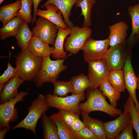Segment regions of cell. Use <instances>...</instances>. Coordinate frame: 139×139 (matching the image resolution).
Instances as JSON below:
<instances>
[{
    "mask_svg": "<svg viewBox=\"0 0 139 139\" xmlns=\"http://www.w3.org/2000/svg\"><path fill=\"white\" fill-rule=\"evenodd\" d=\"M87 90V100L84 102L80 103L79 105L81 114H89L91 112L98 111L103 112L114 118L123 113L121 109L114 107L107 102L100 89L88 88Z\"/></svg>",
    "mask_w": 139,
    "mask_h": 139,
    "instance_id": "1",
    "label": "cell"
},
{
    "mask_svg": "<svg viewBox=\"0 0 139 139\" xmlns=\"http://www.w3.org/2000/svg\"><path fill=\"white\" fill-rule=\"evenodd\" d=\"M42 58L33 55L27 49L21 50L16 57V75L27 81H32L41 67Z\"/></svg>",
    "mask_w": 139,
    "mask_h": 139,
    "instance_id": "2",
    "label": "cell"
},
{
    "mask_svg": "<svg viewBox=\"0 0 139 139\" xmlns=\"http://www.w3.org/2000/svg\"><path fill=\"white\" fill-rule=\"evenodd\" d=\"M72 54L70 53L66 57L56 60H52L48 56L42 58L41 68L36 77L32 80L38 88L45 83L53 84L57 81L60 73L67 68L64 65L65 60Z\"/></svg>",
    "mask_w": 139,
    "mask_h": 139,
    "instance_id": "3",
    "label": "cell"
},
{
    "mask_svg": "<svg viewBox=\"0 0 139 139\" xmlns=\"http://www.w3.org/2000/svg\"><path fill=\"white\" fill-rule=\"evenodd\" d=\"M45 96L40 94L37 98L33 100L27 108L28 113L20 122L12 127L13 129L23 128L31 131L36 137V128L39 119L42 114L49 108Z\"/></svg>",
    "mask_w": 139,
    "mask_h": 139,
    "instance_id": "4",
    "label": "cell"
},
{
    "mask_svg": "<svg viewBox=\"0 0 139 139\" xmlns=\"http://www.w3.org/2000/svg\"><path fill=\"white\" fill-rule=\"evenodd\" d=\"M131 47L126 40L108 49L103 59L110 72L123 69Z\"/></svg>",
    "mask_w": 139,
    "mask_h": 139,
    "instance_id": "5",
    "label": "cell"
},
{
    "mask_svg": "<svg viewBox=\"0 0 139 139\" xmlns=\"http://www.w3.org/2000/svg\"><path fill=\"white\" fill-rule=\"evenodd\" d=\"M92 32L89 27L74 26L71 28L70 36L65 39L64 45L65 51L74 55L77 54L91 37Z\"/></svg>",
    "mask_w": 139,
    "mask_h": 139,
    "instance_id": "6",
    "label": "cell"
},
{
    "mask_svg": "<svg viewBox=\"0 0 139 139\" xmlns=\"http://www.w3.org/2000/svg\"><path fill=\"white\" fill-rule=\"evenodd\" d=\"M46 99L49 108L70 111L80 115L79 105L80 102L84 100V92L66 97H59L51 93L47 94Z\"/></svg>",
    "mask_w": 139,
    "mask_h": 139,
    "instance_id": "7",
    "label": "cell"
},
{
    "mask_svg": "<svg viewBox=\"0 0 139 139\" xmlns=\"http://www.w3.org/2000/svg\"><path fill=\"white\" fill-rule=\"evenodd\" d=\"M109 45L108 37L103 40H96L90 37L82 49L85 61L88 63L103 59Z\"/></svg>",
    "mask_w": 139,
    "mask_h": 139,
    "instance_id": "8",
    "label": "cell"
},
{
    "mask_svg": "<svg viewBox=\"0 0 139 139\" xmlns=\"http://www.w3.org/2000/svg\"><path fill=\"white\" fill-rule=\"evenodd\" d=\"M28 94L26 91H21L14 99L0 104V130L5 127H10V122H14L18 120V110L15 106L18 102L22 101L24 98Z\"/></svg>",
    "mask_w": 139,
    "mask_h": 139,
    "instance_id": "9",
    "label": "cell"
},
{
    "mask_svg": "<svg viewBox=\"0 0 139 139\" xmlns=\"http://www.w3.org/2000/svg\"><path fill=\"white\" fill-rule=\"evenodd\" d=\"M32 28L34 36L51 45H54L57 36L58 27L48 20L40 16Z\"/></svg>",
    "mask_w": 139,
    "mask_h": 139,
    "instance_id": "10",
    "label": "cell"
},
{
    "mask_svg": "<svg viewBox=\"0 0 139 139\" xmlns=\"http://www.w3.org/2000/svg\"><path fill=\"white\" fill-rule=\"evenodd\" d=\"M110 72L103 59L88 63L89 88L92 89L98 88L103 81L108 80Z\"/></svg>",
    "mask_w": 139,
    "mask_h": 139,
    "instance_id": "11",
    "label": "cell"
},
{
    "mask_svg": "<svg viewBox=\"0 0 139 139\" xmlns=\"http://www.w3.org/2000/svg\"><path fill=\"white\" fill-rule=\"evenodd\" d=\"M125 84L130 96L133 100L139 113V103L136 98V90L138 86V78L136 76L132 64L130 56L127 57L123 68Z\"/></svg>",
    "mask_w": 139,
    "mask_h": 139,
    "instance_id": "12",
    "label": "cell"
},
{
    "mask_svg": "<svg viewBox=\"0 0 139 139\" xmlns=\"http://www.w3.org/2000/svg\"><path fill=\"white\" fill-rule=\"evenodd\" d=\"M130 121L129 112L124 110V112L116 119L104 123L107 139H115Z\"/></svg>",
    "mask_w": 139,
    "mask_h": 139,
    "instance_id": "13",
    "label": "cell"
},
{
    "mask_svg": "<svg viewBox=\"0 0 139 139\" xmlns=\"http://www.w3.org/2000/svg\"><path fill=\"white\" fill-rule=\"evenodd\" d=\"M129 27L126 23L120 21L113 24L109 25V38L110 47L120 44L125 41L127 36V31Z\"/></svg>",
    "mask_w": 139,
    "mask_h": 139,
    "instance_id": "14",
    "label": "cell"
},
{
    "mask_svg": "<svg viewBox=\"0 0 139 139\" xmlns=\"http://www.w3.org/2000/svg\"><path fill=\"white\" fill-rule=\"evenodd\" d=\"M45 7L46 10H37L36 16L47 19L56 24L58 27L65 29L68 28L63 20L62 14L58 8L52 4L47 5Z\"/></svg>",
    "mask_w": 139,
    "mask_h": 139,
    "instance_id": "15",
    "label": "cell"
},
{
    "mask_svg": "<svg viewBox=\"0 0 139 139\" xmlns=\"http://www.w3.org/2000/svg\"><path fill=\"white\" fill-rule=\"evenodd\" d=\"M25 81L16 75L5 85L0 94V103H3L15 98L19 93L18 89Z\"/></svg>",
    "mask_w": 139,
    "mask_h": 139,
    "instance_id": "16",
    "label": "cell"
},
{
    "mask_svg": "<svg viewBox=\"0 0 139 139\" xmlns=\"http://www.w3.org/2000/svg\"><path fill=\"white\" fill-rule=\"evenodd\" d=\"M54 49V47H50L49 44L34 36L27 49L35 56L42 58L52 55Z\"/></svg>",
    "mask_w": 139,
    "mask_h": 139,
    "instance_id": "17",
    "label": "cell"
},
{
    "mask_svg": "<svg viewBox=\"0 0 139 139\" xmlns=\"http://www.w3.org/2000/svg\"><path fill=\"white\" fill-rule=\"evenodd\" d=\"M128 11L131 21L132 31L126 41L131 47L139 39V3L129 6Z\"/></svg>",
    "mask_w": 139,
    "mask_h": 139,
    "instance_id": "18",
    "label": "cell"
},
{
    "mask_svg": "<svg viewBox=\"0 0 139 139\" xmlns=\"http://www.w3.org/2000/svg\"><path fill=\"white\" fill-rule=\"evenodd\" d=\"M77 0H48L41 8L47 5L53 4L59 9L62 15L64 22L68 27L72 28L74 26L70 19L72 8Z\"/></svg>",
    "mask_w": 139,
    "mask_h": 139,
    "instance_id": "19",
    "label": "cell"
},
{
    "mask_svg": "<svg viewBox=\"0 0 139 139\" xmlns=\"http://www.w3.org/2000/svg\"><path fill=\"white\" fill-rule=\"evenodd\" d=\"M50 117L57 126L60 139H78L76 133L64 120L59 111L57 113L52 114Z\"/></svg>",
    "mask_w": 139,
    "mask_h": 139,
    "instance_id": "20",
    "label": "cell"
},
{
    "mask_svg": "<svg viewBox=\"0 0 139 139\" xmlns=\"http://www.w3.org/2000/svg\"><path fill=\"white\" fill-rule=\"evenodd\" d=\"M71 31V28L68 27L65 29L61 27H58L57 36L54 44V50L52 54L53 58L60 59L67 56V53L64 49V45L65 39L70 34Z\"/></svg>",
    "mask_w": 139,
    "mask_h": 139,
    "instance_id": "21",
    "label": "cell"
},
{
    "mask_svg": "<svg viewBox=\"0 0 139 139\" xmlns=\"http://www.w3.org/2000/svg\"><path fill=\"white\" fill-rule=\"evenodd\" d=\"M81 114L85 126L95 135L98 139H107L103 121L92 118L89 114Z\"/></svg>",
    "mask_w": 139,
    "mask_h": 139,
    "instance_id": "22",
    "label": "cell"
},
{
    "mask_svg": "<svg viewBox=\"0 0 139 139\" xmlns=\"http://www.w3.org/2000/svg\"><path fill=\"white\" fill-rule=\"evenodd\" d=\"M41 124L43 130L44 139H60L57 126L54 120L48 116L45 112L41 116Z\"/></svg>",
    "mask_w": 139,
    "mask_h": 139,
    "instance_id": "23",
    "label": "cell"
},
{
    "mask_svg": "<svg viewBox=\"0 0 139 139\" xmlns=\"http://www.w3.org/2000/svg\"><path fill=\"white\" fill-rule=\"evenodd\" d=\"M28 23L24 20L22 22L15 37L17 41V45L22 50L27 49L34 36L32 32L29 28Z\"/></svg>",
    "mask_w": 139,
    "mask_h": 139,
    "instance_id": "24",
    "label": "cell"
},
{
    "mask_svg": "<svg viewBox=\"0 0 139 139\" xmlns=\"http://www.w3.org/2000/svg\"><path fill=\"white\" fill-rule=\"evenodd\" d=\"M21 0L7 5H4L0 8V20L3 26L8 22L16 16L18 12L21 7Z\"/></svg>",
    "mask_w": 139,
    "mask_h": 139,
    "instance_id": "25",
    "label": "cell"
},
{
    "mask_svg": "<svg viewBox=\"0 0 139 139\" xmlns=\"http://www.w3.org/2000/svg\"><path fill=\"white\" fill-rule=\"evenodd\" d=\"M24 21L21 18L16 16L8 22L0 29V39L4 41L9 37H15Z\"/></svg>",
    "mask_w": 139,
    "mask_h": 139,
    "instance_id": "26",
    "label": "cell"
},
{
    "mask_svg": "<svg viewBox=\"0 0 139 139\" xmlns=\"http://www.w3.org/2000/svg\"><path fill=\"white\" fill-rule=\"evenodd\" d=\"M97 3L96 0H77L74 5L76 8H81L80 16H83L84 21L83 26L90 27L91 23V14L93 6Z\"/></svg>",
    "mask_w": 139,
    "mask_h": 139,
    "instance_id": "27",
    "label": "cell"
},
{
    "mask_svg": "<svg viewBox=\"0 0 139 139\" xmlns=\"http://www.w3.org/2000/svg\"><path fill=\"white\" fill-rule=\"evenodd\" d=\"M99 87L103 95L108 98L110 105L116 108L121 97V92L115 89L108 80L103 81Z\"/></svg>",
    "mask_w": 139,
    "mask_h": 139,
    "instance_id": "28",
    "label": "cell"
},
{
    "mask_svg": "<svg viewBox=\"0 0 139 139\" xmlns=\"http://www.w3.org/2000/svg\"><path fill=\"white\" fill-rule=\"evenodd\" d=\"M70 80L72 86V94L77 95L84 92L90 85L88 76L83 74L73 77Z\"/></svg>",
    "mask_w": 139,
    "mask_h": 139,
    "instance_id": "29",
    "label": "cell"
},
{
    "mask_svg": "<svg viewBox=\"0 0 139 139\" xmlns=\"http://www.w3.org/2000/svg\"><path fill=\"white\" fill-rule=\"evenodd\" d=\"M134 102L129 96L124 106V110L128 112L131 121L133 128L136 132L137 139H139V113L137 111Z\"/></svg>",
    "mask_w": 139,
    "mask_h": 139,
    "instance_id": "30",
    "label": "cell"
},
{
    "mask_svg": "<svg viewBox=\"0 0 139 139\" xmlns=\"http://www.w3.org/2000/svg\"><path fill=\"white\" fill-rule=\"evenodd\" d=\"M108 80L110 84L117 90L120 92L125 91L126 88L123 69L110 72Z\"/></svg>",
    "mask_w": 139,
    "mask_h": 139,
    "instance_id": "31",
    "label": "cell"
},
{
    "mask_svg": "<svg viewBox=\"0 0 139 139\" xmlns=\"http://www.w3.org/2000/svg\"><path fill=\"white\" fill-rule=\"evenodd\" d=\"M21 7L18 12L16 16L22 18L28 23H32V18L31 14V7L33 5V0H21Z\"/></svg>",
    "mask_w": 139,
    "mask_h": 139,
    "instance_id": "32",
    "label": "cell"
},
{
    "mask_svg": "<svg viewBox=\"0 0 139 139\" xmlns=\"http://www.w3.org/2000/svg\"><path fill=\"white\" fill-rule=\"evenodd\" d=\"M53 94L59 97H65L68 93H72V86L71 81H57L53 84Z\"/></svg>",
    "mask_w": 139,
    "mask_h": 139,
    "instance_id": "33",
    "label": "cell"
},
{
    "mask_svg": "<svg viewBox=\"0 0 139 139\" xmlns=\"http://www.w3.org/2000/svg\"><path fill=\"white\" fill-rule=\"evenodd\" d=\"M11 53H9V61L6 70L0 77V93H1L5 85L12 78L16 75V69L11 65L10 60Z\"/></svg>",
    "mask_w": 139,
    "mask_h": 139,
    "instance_id": "34",
    "label": "cell"
},
{
    "mask_svg": "<svg viewBox=\"0 0 139 139\" xmlns=\"http://www.w3.org/2000/svg\"><path fill=\"white\" fill-rule=\"evenodd\" d=\"M64 120L71 127L76 118L79 115L73 112L62 109H59Z\"/></svg>",
    "mask_w": 139,
    "mask_h": 139,
    "instance_id": "35",
    "label": "cell"
},
{
    "mask_svg": "<svg viewBox=\"0 0 139 139\" xmlns=\"http://www.w3.org/2000/svg\"><path fill=\"white\" fill-rule=\"evenodd\" d=\"M133 127L131 121L123 129L121 133L115 138L116 139H134L132 131Z\"/></svg>",
    "mask_w": 139,
    "mask_h": 139,
    "instance_id": "36",
    "label": "cell"
},
{
    "mask_svg": "<svg viewBox=\"0 0 139 139\" xmlns=\"http://www.w3.org/2000/svg\"><path fill=\"white\" fill-rule=\"evenodd\" d=\"M76 133L78 139H98L95 135L86 126Z\"/></svg>",
    "mask_w": 139,
    "mask_h": 139,
    "instance_id": "37",
    "label": "cell"
},
{
    "mask_svg": "<svg viewBox=\"0 0 139 139\" xmlns=\"http://www.w3.org/2000/svg\"><path fill=\"white\" fill-rule=\"evenodd\" d=\"M83 121H81L78 116L75 120L71 127L72 129L76 133L80 131L85 127Z\"/></svg>",
    "mask_w": 139,
    "mask_h": 139,
    "instance_id": "38",
    "label": "cell"
},
{
    "mask_svg": "<svg viewBox=\"0 0 139 139\" xmlns=\"http://www.w3.org/2000/svg\"><path fill=\"white\" fill-rule=\"evenodd\" d=\"M42 0H33V15L32 22V25H33L34 23L36 21V12L40 2Z\"/></svg>",
    "mask_w": 139,
    "mask_h": 139,
    "instance_id": "39",
    "label": "cell"
},
{
    "mask_svg": "<svg viewBox=\"0 0 139 139\" xmlns=\"http://www.w3.org/2000/svg\"><path fill=\"white\" fill-rule=\"evenodd\" d=\"M11 129L10 127H6L0 130V139H3L7 133Z\"/></svg>",
    "mask_w": 139,
    "mask_h": 139,
    "instance_id": "40",
    "label": "cell"
},
{
    "mask_svg": "<svg viewBox=\"0 0 139 139\" xmlns=\"http://www.w3.org/2000/svg\"><path fill=\"white\" fill-rule=\"evenodd\" d=\"M4 0H0V4L1 5Z\"/></svg>",
    "mask_w": 139,
    "mask_h": 139,
    "instance_id": "41",
    "label": "cell"
},
{
    "mask_svg": "<svg viewBox=\"0 0 139 139\" xmlns=\"http://www.w3.org/2000/svg\"><path fill=\"white\" fill-rule=\"evenodd\" d=\"M138 89L139 90V78H138Z\"/></svg>",
    "mask_w": 139,
    "mask_h": 139,
    "instance_id": "42",
    "label": "cell"
},
{
    "mask_svg": "<svg viewBox=\"0 0 139 139\" xmlns=\"http://www.w3.org/2000/svg\"><path fill=\"white\" fill-rule=\"evenodd\" d=\"M138 1H139V0H138Z\"/></svg>",
    "mask_w": 139,
    "mask_h": 139,
    "instance_id": "43",
    "label": "cell"
}]
</instances>
